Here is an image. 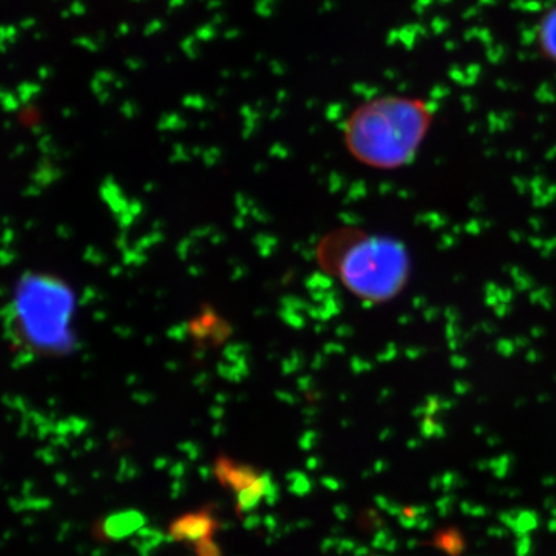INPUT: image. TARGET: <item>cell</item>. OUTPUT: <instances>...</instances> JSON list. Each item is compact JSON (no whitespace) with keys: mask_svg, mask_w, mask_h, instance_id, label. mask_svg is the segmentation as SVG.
Segmentation results:
<instances>
[{"mask_svg":"<svg viewBox=\"0 0 556 556\" xmlns=\"http://www.w3.org/2000/svg\"><path fill=\"white\" fill-rule=\"evenodd\" d=\"M433 116L431 105L419 98L382 97L365 102L346 119L348 152L372 169H401L416 159Z\"/></svg>","mask_w":556,"mask_h":556,"instance_id":"1","label":"cell"},{"mask_svg":"<svg viewBox=\"0 0 556 556\" xmlns=\"http://www.w3.org/2000/svg\"><path fill=\"white\" fill-rule=\"evenodd\" d=\"M318 262L327 273L336 274L351 294L371 303L396 299L412 273V260L401 241L357 229L328 236L318 248Z\"/></svg>","mask_w":556,"mask_h":556,"instance_id":"2","label":"cell"},{"mask_svg":"<svg viewBox=\"0 0 556 556\" xmlns=\"http://www.w3.org/2000/svg\"><path fill=\"white\" fill-rule=\"evenodd\" d=\"M14 342L36 354H64L72 348L75 294L46 274H28L14 289L9 306Z\"/></svg>","mask_w":556,"mask_h":556,"instance_id":"3","label":"cell"},{"mask_svg":"<svg viewBox=\"0 0 556 556\" xmlns=\"http://www.w3.org/2000/svg\"><path fill=\"white\" fill-rule=\"evenodd\" d=\"M538 43L543 50L544 56L556 62V7L547 11L538 25Z\"/></svg>","mask_w":556,"mask_h":556,"instance_id":"4","label":"cell"}]
</instances>
